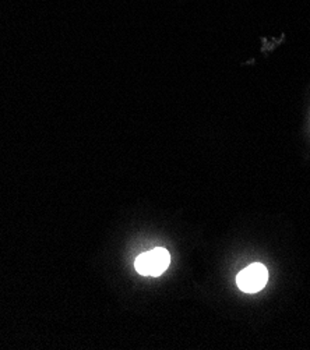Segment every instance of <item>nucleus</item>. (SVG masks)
Wrapping results in <instances>:
<instances>
[{
  "label": "nucleus",
  "instance_id": "obj_2",
  "mask_svg": "<svg viewBox=\"0 0 310 350\" xmlns=\"http://www.w3.org/2000/svg\"><path fill=\"white\" fill-rule=\"evenodd\" d=\"M268 281V271L263 264L255 262L240 271L236 276L237 288L245 293L260 292Z\"/></svg>",
  "mask_w": 310,
  "mask_h": 350
},
{
  "label": "nucleus",
  "instance_id": "obj_1",
  "mask_svg": "<svg viewBox=\"0 0 310 350\" xmlns=\"http://www.w3.org/2000/svg\"><path fill=\"white\" fill-rule=\"evenodd\" d=\"M170 264V254L164 247H155L140 254L134 261V268L143 276H159Z\"/></svg>",
  "mask_w": 310,
  "mask_h": 350
}]
</instances>
